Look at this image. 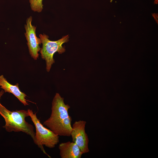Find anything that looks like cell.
<instances>
[{
  "instance_id": "obj_1",
  "label": "cell",
  "mask_w": 158,
  "mask_h": 158,
  "mask_svg": "<svg viewBox=\"0 0 158 158\" xmlns=\"http://www.w3.org/2000/svg\"><path fill=\"white\" fill-rule=\"evenodd\" d=\"M64 99L59 93H56L52 102L50 116L43 125L59 136L69 137L72 129V119L68 112L70 107L64 103Z\"/></svg>"
},
{
  "instance_id": "obj_2",
  "label": "cell",
  "mask_w": 158,
  "mask_h": 158,
  "mask_svg": "<svg viewBox=\"0 0 158 158\" xmlns=\"http://www.w3.org/2000/svg\"><path fill=\"white\" fill-rule=\"evenodd\" d=\"M3 90L0 91V114L4 118L5 123L3 126L8 132H22L29 135L36 144L35 133L33 126L25 121L29 116L28 110H25L10 111L3 105L0 102L4 93Z\"/></svg>"
},
{
  "instance_id": "obj_3",
  "label": "cell",
  "mask_w": 158,
  "mask_h": 158,
  "mask_svg": "<svg viewBox=\"0 0 158 158\" xmlns=\"http://www.w3.org/2000/svg\"><path fill=\"white\" fill-rule=\"evenodd\" d=\"M27 110L29 113V116L35 128L36 145L49 158H51L45 151L43 145L50 148L54 147L59 142V136L49 129L45 128L37 118L36 113H34L30 109H28Z\"/></svg>"
},
{
  "instance_id": "obj_4",
  "label": "cell",
  "mask_w": 158,
  "mask_h": 158,
  "mask_svg": "<svg viewBox=\"0 0 158 158\" xmlns=\"http://www.w3.org/2000/svg\"><path fill=\"white\" fill-rule=\"evenodd\" d=\"M39 37L42 44L40 51L41 56L45 61L46 70L47 72H49L52 65L55 63L53 58L54 54L56 52L59 54L65 52L66 49L62 45L68 41V35L64 36L56 41L49 40V36L44 34H40Z\"/></svg>"
},
{
  "instance_id": "obj_5",
  "label": "cell",
  "mask_w": 158,
  "mask_h": 158,
  "mask_svg": "<svg viewBox=\"0 0 158 158\" xmlns=\"http://www.w3.org/2000/svg\"><path fill=\"white\" fill-rule=\"evenodd\" d=\"M32 17L30 16L26 21L25 25L26 32L25 35L27 41V44L29 54L31 57L35 60L38 58L41 48L40 45L41 43L40 38L37 37L36 34V27L32 24Z\"/></svg>"
},
{
  "instance_id": "obj_6",
  "label": "cell",
  "mask_w": 158,
  "mask_h": 158,
  "mask_svg": "<svg viewBox=\"0 0 158 158\" xmlns=\"http://www.w3.org/2000/svg\"><path fill=\"white\" fill-rule=\"evenodd\" d=\"M86 123L83 120L75 121L72 126L71 133L73 142L77 144L83 154L89 152V140L85 129Z\"/></svg>"
},
{
  "instance_id": "obj_7",
  "label": "cell",
  "mask_w": 158,
  "mask_h": 158,
  "mask_svg": "<svg viewBox=\"0 0 158 158\" xmlns=\"http://www.w3.org/2000/svg\"><path fill=\"white\" fill-rule=\"evenodd\" d=\"M0 87L5 92H8L13 94L25 106L29 105L26 99L27 95L22 92L19 87V84L13 85L9 83L3 75H0Z\"/></svg>"
},
{
  "instance_id": "obj_8",
  "label": "cell",
  "mask_w": 158,
  "mask_h": 158,
  "mask_svg": "<svg viewBox=\"0 0 158 158\" xmlns=\"http://www.w3.org/2000/svg\"><path fill=\"white\" fill-rule=\"evenodd\" d=\"M61 158H80L83 153L75 143L70 141L61 143L59 146Z\"/></svg>"
},
{
  "instance_id": "obj_9",
  "label": "cell",
  "mask_w": 158,
  "mask_h": 158,
  "mask_svg": "<svg viewBox=\"0 0 158 158\" xmlns=\"http://www.w3.org/2000/svg\"><path fill=\"white\" fill-rule=\"evenodd\" d=\"M31 9L34 11L41 12L43 8L42 0H29Z\"/></svg>"
},
{
  "instance_id": "obj_10",
  "label": "cell",
  "mask_w": 158,
  "mask_h": 158,
  "mask_svg": "<svg viewBox=\"0 0 158 158\" xmlns=\"http://www.w3.org/2000/svg\"><path fill=\"white\" fill-rule=\"evenodd\" d=\"M154 2L155 3H156V4L157 3L158 0H155Z\"/></svg>"
}]
</instances>
